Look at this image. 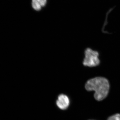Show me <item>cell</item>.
Instances as JSON below:
<instances>
[{"mask_svg":"<svg viewBox=\"0 0 120 120\" xmlns=\"http://www.w3.org/2000/svg\"><path fill=\"white\" fill-rule=\"evenodd\" d=\"M88 91H94V97L96 100L101 101L107 97L109 90V81L105 78L97 77L88 80L85 86Z\"/></svg>","mask_w":120,"mask_h":120,"instance_id":"cell-1","label":"cell"},{"mask_svg":"<svg viewBox=\"0 0 120 120\" xmlns=\"http://www.w3.org/2000/svg\"><path fill=\"white\" fill-rule=\"evenodd\" d=\"M85 58L83 60V64L85 66L94 67L98 65L100 63L99 59L98 53L90 48L85 51Z\"/></svg>","mask_w":120,"mask_h":120,"instance_id":"cell-2","label":"cell"},{"mask_svg":"<svg viewBox=\"0 0 120 120\" xmlns=\"http://www.w3.org/2000/svg\"><path fill=\"white\" fill-rule=\"evenodd\" d=\"M56 104L60 109H66L69 106L70 101L67 95L62 94L58 96L56 101Z\"/></svg>","mask_w":120,"mask_h":120,"instance_id":"cell-3","label":"cell"},{"mask_svg":"<svg viewBox=\"0 0 120 120\" xmlns=\"http://www.w3.org/2000/svg\"><path fill=\"white\" fill-rule=\"evenodd\" d=\"M46 0H32L33 8L36 11H39L46 4Z\"/></svg>","mask_w":120,"mask_h":120,"instance_id":"cell-4","label":"cell"},{"mask_svg":"<svg viewBox=\"0 0 120 120\" xmlns=\"http://www.w3.org/2000/svg\"><path fill=\"white\" fill-rule=\"evenodd\" d=\"M107 120H120V114H116L110 117Z\"/></svg>","mask_w":120,"mask_h":120,"instance_id":"cell-5","label":"cell"}]
</instances>
